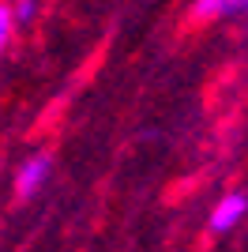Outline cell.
I'll return each instance as SVG.
<instances>
[{"instance_id":"obj_4","label":"cell","mask_w":248,"mask_h":252,"mask_svg":"<svg viewBox=\"0 0 248 252\" xmlns=\"http://www.w3.org/2000/svg\"><path fill=\"white\" fill-rule=\"evenodd\" d=\"M34 15H38V0H19V4L11 8V19H15V27H27V23H34Z\"/></svg>"},{"instance_id":"obj_3","label":"cell","mask_w":248,"mask_h":252,"mask_svg":"<svg viewBox=\"0 0 248 252\" xmlns=\"http://www.w3.org/2000/svg\"><path fill=\"white\" fill-rule=\"evenodd\" d=\"M237 11H248V0H196L192 4L196 19H218V15H237Z\"/></svg>"},{"instance_id":"obj_5","label":"cell","mask_w":248,"mask_h":252,"mask_svg":"<svg viewBox=\"0 0 248 252\" xmlns=\"http://www.w3.org/2000/svg\"><path fill=\"white\" fill-rule=\"evenodd\" d=\"M11 31H15V19H11V8H8V4H0V53H4V45L11 42Z\"/></svg>"},{"instance_id":"obj_1","label":"cell","mask_w":248,"mask_h":252,"mask_svg":"<svg viewBox=\"0 0 248 252\" xmlns=\"http://www.w3.org/2000/svg\"><path fill=\"white\" fill-rule=\"evenodd\" d=\"M49 169H53V155H34V158H27V162H23V169H19V177H15V196H19V200H31L34 192L45 185Z\"/></svg>"},{"instance_id":"obj_2","label":"cell","mask_w":248,"mask_h":252,"mask_svg":"<svg viewBox=\"0 0 248 252\" xmlns=\"http://www.w3.org/2000/svg\"><path fill=\"white\" fill-rule=\"evenodd\" d=\"M248 211V196L245 192H229V196H222V200L215 203V211H211V230H229V226H237L241 219H245Z\"/></svg>"}]
</instances>
